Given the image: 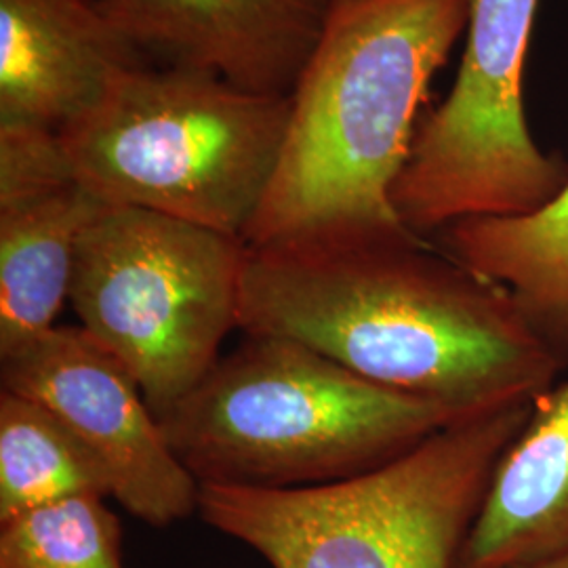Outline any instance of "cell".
I'll return each instance as SVG.
<instances>
[{
    "instance_id": "52a82bcc",
    "label": "cell",
    "mask_w": 568,
    "mask_h": 568,
    "mask_svg": "<svg viewBox=\"0 0 568 568\" xmlns=\"http://www.w3.org/2000/svg\"><path fill=\"white\" fill-rule=\"evenodd\" d=\"M539 0H469L453 89L419 122L392 203L424 236L469 217L525 215L568 182L528 129L523 77Z\"/></svg>"
},
{
    "instance_id": "3957f363",
    "label": "cell",
    "mask_w": 568,
    "mask_h": 568,
    "mask_svg": "<svg viewBox=\"0 0 568 568\" xmlns=\"http://www.w3.org/2000/svg\"><path fill=\"white\" fill-rule=\"evenodd\" d=\"M199 485L318 487L366 474L457 424L281 335H244L159 419Z\"/></svg>"
},
{
    "instance_id": "5b68a950",
    "label": "cell",
    "mask_w": 568,
    "mask_h": 568,
    "mask_svg": "<svg viewBox=\"0 0 568 568\" xmlns=\"http://www.w3.org/2000/svg\"><path fill=\"white\" fill-rule=\"evenodd\" d=\"M291 95L185 68L135 65L60 135L81 185L243 239L283 150Z\"/></svg>"
},
{
    "instance_id": "7c38bea8",
    "label": "cell",
    "mask_w": 568,
    "mask_h": 568,
    "mask_svg": "<svg viewBox=\"0 0 568 568\" xmlns=\"http://www.w3.org/2000/svg\"><path fill=\"white\" fill-rule=\"evenodd\" d=\"M440 251L499 284L568 366V182L549 203L504 217H469L438 232Z\"/></svg>"
},
{
    "instance_id": "2e32d148",
    "label": "cell",
    "mask_w": 568,
    "mask_h": 568,
    "mask_svg": "<svg viewBox=\"0 0 568 568\" xmlns=\"http://www.w3.org/2000/svg\"><path fill=\"white\" fill-rule=\"evenodd\" d=\"M79 183L60 129L0 122V209Z\"/></svg>"
},
{
    "instance_id": "9a60e30c",
    "label": "cell",
    "mask_w": 568,
    "mask_h": 568,
    "mask_svg": "<svg viewBox=\"0 0 568 568\" xmlns=\"http://www.w3.org/2000/svg\"><path fill=\"white\" fill-rule=\"evenodd\" d=\"M79 495L0 520V568H124L119 516Z\"/></svg>"
},
{
    "instance_id": "5bb4252c",
    "label": "cell",
    "mask_w": 568,
    "mask_h": 568,
    "mask_svg": "<svg viewBox=\"0 0 568 568\" xmlns=\"http://www.w3.org/2000/svg\"><path fill=\"white\" fill-rule=\"evenodd\" d=\"M79 495L110 497L102 464L47 406L0 392V520Z\"/></svg>"
},
{
    "instance_id": "30bf717a",
    "label": "cell",
    "mask_w": 568,
    "mask_h": 568,
    "mask_svg": "<svg viewBox=\"0 0 568 568\" xmlns=\"http://www.w3.org/2000/svg\"><path fill=\"white\" fill-rule=\"evenodd\" d=\"M135 65L100 0H0V122L61 129Z\"/></svg>"
},
{
    "instance_id": "4fadbf2b",
    "label": "cell",
    "mask_w": 568,
    "mask_h": 568,
    "mask_svg": "<svg viewBox=\"0 0 568 568\" xmlns=\"http://www.w3.org/2000/svg\"><path fill=\"white\" fill-rule=\"evenodd\" d=\"M103 206L74 183L0 209V356L58 326L82 232Z\"/></svg>"
},
{
    "instance_id": "277c9868",
    "label": "cell",
    "mask_w": 568,
    "mask_h": 568,
    "mask_svg": "<svg viewBox=\"0 0 568 568\" xmlns=\"http://www.w3.org/2000/svg\"><path fill=\"white\" fill-rule=\"evenodd\" d=\"M532 403L450 424L386 466L331 485H201L199 514L272 568H457Z\"/></svg>"
},
{
    "instance_id": "7a4b0ae2",
    "label": "cell",
    "mask_w": 568,
    "mask_h": 568,
    "mask_svg": "<svg viewBox=\"0 0 568 568\" xmlns=\"http://www.w3.org/2000/svg\"><path fill=\"white\" fill-rule=\"evenodd\" d=\"M469 0H333L246 246L408 230L392 192Z\"/></svg>"
},
{
    "instance_id": "ba28073f",
    "label": "cell",
    "mask_w": 568,
    "mask_h": 568,
    "mask_svg": "<svg viewBox=\"0 0 568 568\" xmlns=\"http://www.w3.org/2000/svg\"><path fill=\"white\" fill-rule=\"evenodd\" d=\"M2 389L55 413L102 464L110 497L150 527L199 511L201 485L169 447L133 375L82 326H53L0 356Z\"/></svg>"
},
{
    "instance_id": "e0dca14e",
    "label": "cell",
    "mask_w": 568,
    "mask_h": 568,
    "mask_svg": "<svg viewBox=\"0 0 568 568\" xmlns=\"http://www.w3.org/2000/svg\"><path fill=\"white\" fill-rule=\"evenodd\" d=\"M525 568H568V549L556 554V556H551V558H546V560H541V562H535V565Z\"/></svg>"
},
{
    "instance_id": "6da1fadb",
    "label": "cell",
    "mask_w": 568,
    "mask_h": 568,
    "mask_svg": "<svg viewBox=\"0 0 568 568\" xmlns=\"http://www.w3.org/2000/svg\"><path fill=\"white\" fill-rule=\"evenodd\" d=\"M244 335H281L464 422L528 405L567 366L499 284L413 230L246 246Z\"/></svg>"
},
{
    "instance_id": "9c48e42d",
    "label": "cell",
    "mask_w": 568,
    "mask_h": 568,
    "mask_svg": "<svg viewBox=\"0 0 568 568\" xmlns=\"http://www.w3.org/2000/svg\"><path fill=\"white\" fill-rule=\"evenodd\" d=\"M142 55L244 91L291 95L333 0H100Z\"/></svg>"
},
{
    "instance_id": "8fae6325",
    "label": "cell",
    "mask_w": 568,
    "mask_h": 568,
    "mask_svg": "<svg viewBox=\"0 0 568 568\" xmlns=\"http://www.w3.org/2000/svg\"><path fill=\"white\" fill-rule=\"evenodd\" d=\"M568 549V379L499 457L457 568H525Z\"/></svg>"
},
{
    "instance_id": "8992f818",
    "label": "cell",
    "mask_w": 568,
    "mask_h": 568,
    "mask_svg": "<svg viewBox=\"0 0 568 568\" xmlns=\"http://www.w3.org/2000/svg\"><path fill=\"white\" fill-rule=\"evenodd\" d=\"M246 244L203 225L105 204L77 248L70 304L161 419L239 328Z\"/></svg>"
}]
</instances>
